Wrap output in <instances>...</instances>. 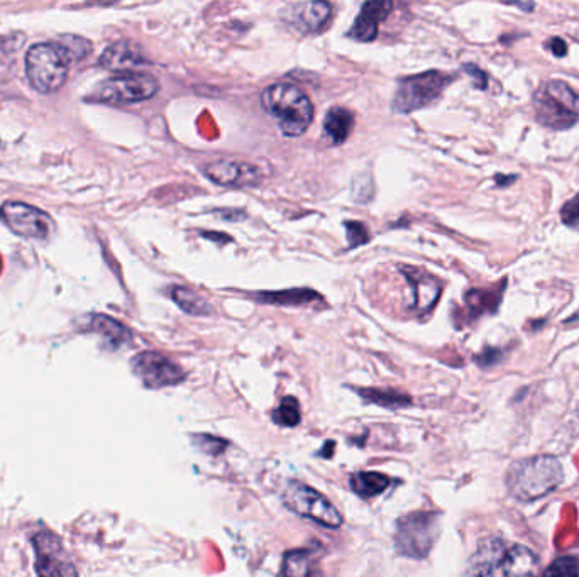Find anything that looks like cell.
<instances>
[{
    "label": "cell",
    "instance_id": "d6986e66",
    "mask_svg": "<svg viewBox=\"0 0 579 577\" xmlns=\"http://www.w3.org/2000/svg\"><path fill=\"white\" fill-rule=\"evenodd\" d=\"M284 577H326L317 551L299 549V551L287 552L281 566Z\"/></svg>",
    "mask_w": 579,
    "mask_h": 577
},
{
    "label": "cell",
    "instance_id": "8d00e7d4",
    "mask_svg": "<svg viewBox=\"0 0 579 577\" xmlns=\"http://www.w3.org/2000/svg\"><path fill=\"white\" fill-rule=\"evenodd\" d=\"M579 321V310L578 312H576L575 315H572V317H569L568 321H566V324H572V322H578Z\"/></svg>",
    "mask_w": 579,
    "mask_h": 577
},
{
    "label": "cell",
    "instance_id": "d6a6232c",
    "mask_svg": "<svg viewBox=\"0 0 579 577\" xmlns=\"http://www.w3.org/2000/svg\"><path fill=\"white\" fill-rule=\"evenodd\" d=\"M500 358H502V351L487 348L481 352L480 356L476 358V363L480 364L481 367H488L491 364L499 363Z\"/></svg>",
    "mask_w": 579,
    "mask_h": 577
},
{
    "label": "cell",
    "instance_id": "484cf974",
    "mask_svg": "<svg viewBox=\"0 0 579 577\" xmlns=\"http://www.w3.org/2000/svg\"><path fill=\"white\" fill-rule=\"evenodd\" d=\"M92 329L111 340L114 344H123L131 339V333L121 322L108 317V315H93Z\"/></svg>",
    "mask_w": 579,
    "mask_h": 577
},
{
    "label": "cell",
    "instance_id": "277c9868",
    "mask_svg": "<svg viewBox=\"0 0 579 577\" xmlns=\"http://www.w3.org/2000/svg\"><path fill=\"white\" fill-rule=\"evenodd\" d=\"M532 103L539 124L547 129L566 130L579 123V93L566 81H545Z\"/></svg>",
    "mask_w": 579,
    "mask_h": 577
},
{
    "label": "cell",
    "instance_id": "1f68e13d",
    "mask_svg": "<svg viewBox=\"0 0 579 577\" xmlns=\"http://www.w3.org/2000/svg\"><path fill=\"white\" fill-rule=\"evenodd\" d=\"M465 72L468 73L469 77H471L473 84H475L476 88H481V90H484V88L488 87V75L483 72V70L478 68L476 65H465Z\"/></svg>",
    "mask_w": 579,
    "mask_h": 577
},
{
    "label": "cell",
    "instance_id": "52a82bcc",
    "mask_svg": "<svg viewBox=\"0 0 579 577\" xmlns=\"http://www.w3.org/2000/svg\"><path fill=\"white\" fill-rule=\"evenodd\" d=\"M281 500L290 512L323 527L339 528L344 522L339 510L323 493H318L317 490L303 482H288L281 493Z\"/></svg>",
    "mask_w": 579,
    "mask_h": 577
},
{
    "label": "cell",
    "instance_id": "83f0119b",
    "mask_svg": "<svg viewBox=\"0 0 579 577\" xmlns=\"http://www.w3.org/2000/svg\"><path fill=\"white\" fill-rule=\"evenodd\" d=\"M544 577H579V559L572 555L556 559L545 569Z\"/></svg>",
    "mask_w": 579,
    "mask_h": 577
},
{
    "label": "cell",
    "instance_id": "7c38bea8",
    "mask_svg": "<svg viewBox=\"0 0 579 577\" xmlns=\"http://www.w3.org/2000/svg\"><path fill=\"white\" fill-rule=\"evenodd\" d=\"M205 176L215 185L227 188L254 187L263 178L262 170L251 163L236 160H219L204 166Z\"/></svg>",
    "mask_w": 579,
    "mask_h": 577
},
{
    "label": "cell",
    "instance_id": "4316f807",
    "mask_svg": "<svg viewBox=\"0 0 579 577\" xmlns=\"http://www.w3.org/2000/svg\"><path fill=\"white\" fill-rule=\"evenodd\" d=\"M302 421L300 405L297 398L287 397L281 400L280 406L273 412V422L280 427H297Z\"/></svg>",
    "mask_w": 579,
    "mask_h": 577
},
{
    "label": "cell",
    "instance_id": "f546056e",
    "mask_svg": "<svg viewBox=\"0 0 579 577\" xmlns=\"http://www.w3.org/2000/svg\"><path fill=\"white\" fill-rule=\"evenodd\" d=\"M193 446L209 455H219L226 451L227 442L224 439H217L212 436H196L193 437Z\"/></svg>",
    "mask_w": 579,
    "mask_h": 577
},
{
    "label": "cell",
    "instance_id": "603a6c76",
    "mask_svg": "<svg viewBox=\"0 0 579 577\" xmlns=\"http://www.w3.org/2000/svg\"><path fill=\"white\" fill-rule=\"evenodd\" d=\"M388 485H390V478L381 475V473H375V471H363V473H356L351 476V490L361 498H375L378 494L385 493Z\"/></svg>",
    "mask_w": 579,
    "mask_h": 577
},
{
    "label": "cell",
    "instance_id": "4fadbf2b",
    "mask_svg": "<svg viewBox=\"0 0 579 577\" xmlns=\"http://www.w3.org/2000/svg\"><path fill=\"white\" fill-rule=\"evenodd\" d=\"M285 21L302 35L317 33L329 23L332 8L327 2H297L285 8Z\"/></svg>",
    "mask_w": 579,
    "mask_h": 577
},
{
    "label": "cell",
    "instance_id": "d4e9b609",
    "mask_svg": "<svg viewBox=\"0 0 579 577\" xmlns=\"http://www.w3.org/2000/svg\"><path fill=\"white\" fill-rule=\"evenodd\" d=\"M357 393L365 398L366 402L385 406V409H405V406L412 405L411 397L395 390H376V388H368V390H360Z\"/></svg>",
    "mask_w": 579,
    "mask_h": 577
},
{
    "label": "cell",
    "instance_id": "ba28073f",
    "mask_svg": "<svg viewBox=\"0 0 579 577\" xmlns=\"http://www.w3.org/2000/svg\"><path fill=\"white\" fill-rule=\"evenodd\" d=\"M453 78L448 73L436 72V70L405 78L400 81L399 90L393 99V111L399 114H411V112L427 108L441 97Z\"/></svg>",
    "mask_w": 579,
    "mask_h": 577
},
{
    "label": "cell",
    "instance_id": "9a60e30c",
    "mask_svg": "<svg viewBox=\"0 0 579 577\" xmlns=\"http://www.w3.org/2000/svg\"><path fill=\"white\" fill-rule=\"evenodd\" d=\"M400 269H402L405 278L408 279L411 287L414 288L412 309L418 314H427L441 297V284L429 273L423 272V269L411 268V266H400Z\"/></svg>",
    "mask_w": 579,
    "mask_h": 577
},
{
    "label": "cell",
    "instance_id": "836d02e7",
    "mask_svg": "<svg viewBox=\"0 0 579 577\" xmlns=\"http://www.w3.org/2000/svg\"><path fill=\"white\" fill-rule=\"evenodd\" d=\"M545 47H547V50L551 51L554 57L563 58L568 54V45H566V41H563L561 38L549 39Z\"/></svg>",
    "mask_w": 579,
    "mask_h": 577
},
{
    "label": "cell",
    "instance_id": "44dd1931",
    "mask_svg": "<svg viewBox=\"0 0 579 577\" xmlns=\"http://www.w3.org/2000/svg\"><path fill=\"white\" fill-rule=\"evenodd\" d=\"M353 126V114L344 108L330 109L326 114V120H324V133L335 146L342 145L345 139L350 138Z\"/></svg>",
    "mask_w": 579,
    "mask_h": 577
},
{
    "label": "cell",
    "instance_id": "e0dca14e",
    "mask_svg": "<svg viewBox=\"0 0 579 577\" xmlns=\"http://www.w3.org/2000/svg\"><path fill=\"white\" fill-rule=\"evenodd\" d=\"M100 66L111 72L127 73L138 66L148 65V60L136 45L129 41L115 42L102 53L99 60Z\"/></svg>",
    "mask_w": 579,
    "mask_h": 577
},
{
    "label": "cell",
    "instance_id": "7402d4cb",
    "mask_svg": "<svg viewBox=\"0 0 579 577\" xmlns=\"http://www.w3.org/2000/svg\"><path fill=\"white\" fill-rule=\"evenodd\" d=\"M173 302L177 303L185 314L196 315V317H205L214 314V306L197 291L187 287H175L172 290Z\"/></svg>",
    "mask_w": 579,
    "mask_h": 577
},
{
    "label": "cell",
    "instance_id": "6da1fadb",
    "mask_svg": "<svg viewBox=\"0 0 579 577\" xmlns=\"http://www.w3.org/2000/svg\"><path fill=\"white\" fill-rule=\"evenodd\" d=\"M563 481V464L553 455L520 459L506 473L508 491L520 501L541 500L556 491Z\"/></svg>",
    "mask_w": 579,
    "mask_h": 577
},
{
    "label": "cell",
    "instance_id": "3957f363",
    "mask_svg": "<svg viewBox=\"0 0 579 577\" xmlns=\"http://www.w3.org/2000/svg\"><path fill=\"white\" fill-rule=\"evenodd\" d=\"M74 57L65 42H39L26 54L29 84L41 93H53L65 85Z\"/></svg>",
    "mask_w": 579,
    "mask_h": 577
},
{
    "label": "cell",
    "instance_id": "ffe728a7",
    "mask_svg": "<svg viewBox=\"0 0 579 577\" xmlns=\"http://www.w3.org/2000/svg\"><path fill=\"white\" fill-rule=\"evenodd\" d=\"M505 288L506 279H503L502 284H496L495 287L469 290L465 297L466 310H468L469 317L478 318L484 314H495L500 303H502Z\"/></svg>",
    "mask_w": 579,
    "mask_h": 577
},
{
    "label": "cell",
    "instance_id": "d590c367",
    "mask_svg": "<svg viewBox=\"0 0 579 577\" xmlns=\"http://www.w3.org/2000/svg\"><path fill=\"white\" fill-rule=\"evenodd\" d=\"M512 5H515V8L524 9V11H532L533 9V4H518V2H515V4Z\"/></svg>",
    "mask_w": 579,
    "mask_h": 577
},
{
    "label": "cell",
    "instance_id": "5bb4252c",
    "mask_svg": "<svg viewBox=\"0 0 579 577\" xmlns=\"http://www.w3.org/2000/svg\"><path fill=\"white\" fill-rule=\"evenodd\" d=\"M393 2L388 0H373L361 8L348 36L360 42H369L378 36V26L392 12Z\"/></svg>",
    "mask_w": 579,
    "mask_h": 577
},
{
    "label": "cell",
    "instance_id": "f1b7e54d",
    "mask_svg": "<svg viewBox=\"0 0 579 577\" xmlns=\"http://www.w3.org/2000/svg\"><path fill=\"white\" fill-rule=\"evenodd\" d=\"M345 234H348V242L350 248H357V246L366 244L372 239L369 236L368 227L361 222H345Z\"/></svg>",
    "mask_w": 579,
    "mask_h": 577
},
{
    "label": "cell",
    "instance_id": "2e32d148",
    "mask_svg": "<svg viewBox=\"0 0 579 577\" xmlns=\"http://www.w3.org/2000/svg\"><path fill=\"white\" fill-rule=\"evenodd\" d=\"M505 545L496 537L481 540L475 554L469 559L465 577H495L496 567L502 566Z\"/></svg>",
    "mask_w": 579,
    "mask_h": 577
},
{
    "label": "cell",
    "instance_id": "30bf717a",
    "mask_svg": "<svg viewBox=\"0 0 579 577\" xmlns=\"http://www.w3.org/2000/svg\"><path fill=\"white\" fill-rule=\"evenodd\" d=\"M133 373L141 379L142 385L151 390H162L166 387L180 385L185 379V372L166 358L162 352H141L131 361Z\"/></svg>",
    "mask_w": 579,
    "mask_h": 577
},
{
    "label": "cell",
    "instance_id": "8992f818",
    "mask_svg": "<svg viewBox=\"0 0 579 577\" xmlns=\"http://www.w3.org/2000/svg\"><path fill=\"white\" fill-rule=\"evenodd\" d=\"M160 92V84L150 73L127 72L102 81L93 90L90 100L111 103V105H129L153 99Z\"/></svg>",
    "mask_w": 579,
    "mask_h": 577
},
{
    "label": "cell",
    "instance_id": "4dcf8cb0",
    "mask_svg": "<svg viewBox=\"0 0 579 577\" xmlns=\"http://www.w3.org/2000/svg\"><path fill=\"white\" fill-rule=\"evenodd\" d=\"M561 218L569 227H579V193L564 203L561 209Z\"/></svg>",
    "mask_w": 579,
    "mask_h": 577
},
{
    "label": "cell",
    "instance_id": "e575fe53",
    "mask_svg": "<svg viewBox=\"0 0 579 577\" xmlns=\"http://www.w3.org/2000/svg\"><path fill=\"white\" fill-rule=\"evenodd\" d=\"M517 180V175H496L495 181L500 187H508V185L514 184Z\"/></svg>",
    "mask_w": 579,
    "mask_h": 577
},
{
    "label": "cell",
    "instance_id": "ac0fdd59",
    "mask_svg": "<svg viewBox=\"0 0 579 577\" xmlns=\"http://www.w3.org/2000/svg\"><path fill=\"white\" fill-rule=\"evenodd\" d=\"M500 567L505 577H538L541 562L527 547L514 545L503 555Z\"/></svg>",
    "mask_w": 579,
    "mask_h": 577
},
{
    "label": "cell",
    "instance_id": "cb8c5ba5",
    "mask_svg": "<svg viewBox=\"0 0 579 577\" xmlns=\"http://www.w3.org/2000/svg\"><path fill=\"white\" fill-rule=\"evenodd\" d=\"M320 299L315 291L307 288H295V290L285 291H265L257 293L256 300L262 303H272V305H303V303L315 302Z\"/></svg>",
    "mask_w": 579,
    "mask_h": 577
},
{
    "label": "cell",
    "instance_id": "9c48e42d",
    "mask_svg": "<svg viewBox=\"0 0 579 577\" xmlns=\"http://www.w3.org/2000/svg\"><path fill=\"white\" fill-rule=\"evenodd\" d=\"M0 218L12 233L24 239L45 241L54 229L53 218L29 203L5 202L0 206Z\"/></svg>",
    "mask_w": 579,
    "mask_h": 577
},
{
    "label": "cell",
    "instance_id": "7a4b0ae2",
    "mask_svg": "<svg viewBox=\"0 0 579 577\" xmlns=\"http://www.w3.org/2000/svg\"><path fill=\"white\" fill-rule=\"evenodd\" d=\"M262 103L288 138H299L314 121V105L297 85H272L262 93Z\"/></svg>",
    "mask_w": 579,
    "mask_h": 577
},
{
    "label": "cell",
    "instance_id": "5b68a950",
    "mask_svg": "<svg viewBox=\"0 0 579 577\" xmlns=\"http://www.w3.org/2000/svg\"><path fill=\"white\" fill-rule=\"evenodd\" d=\"M439 537V515L414 512L397 522L395 547L403 557L426 559Z\"/></svg>",
    "mask_w": 579,
    "mask_h": 577
},
{
    "label": "cell",
    "instance_id": "8fae6325",
    "mask_svg": "<svg viewBox=\"0 0 579 577\" xmlns=\"http://www.w3.org/2000/svg\"><path fill=\"white\" fill-rule=\"evenodd\" d=\"M35 551L39 577H78L74 564L63 557L60 540L48 531L35 537Z\"/></svg>",
    "mask_w": 579,
    "mask_h": 577
}]
</instances>
